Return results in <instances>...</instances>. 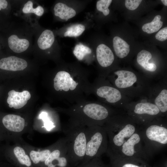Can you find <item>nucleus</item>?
<instances>
[{
    "label": "nucleus",
    "instance_id": "nucleus-13",
    "mask_svg": "<svg viewBox=\"0 0 167 167\" xmlns=\"http://www.w3.org/2000/svg\"><path fill=\"white\" fill-rule=\"evenodd\" d=\"M106 153L110 159L109 167H157L152 166L140 158L122 157L108 152Z\"/></svg>",
    "mask_w": 167,
    "mask_h": 167
},
{
    "label": "nucleus",
    "instance_id": "nucleus-26",
    "mask_svg": "<svg viewBox=\"0 0 167 167\" xmlns=\"http://www.w3.org/2000/svg\"><path fill=\"white\" fill-rule=\"evenodd\" d=\"M85 29L84 25L80 24H75L69 27L64 33V36L77 37L81 35Z\"/></svg>",
    "mask_w": 167,
    "mask_h": 167
},
{
    "label": "nucleus",
    "instance_id": "nucleus-17",
    "mask_svg": "<svg viewBox=\"0 0 167 167\" xmlns=\"http://www.w3.org/2000/svg\"><path fill=\"white\" fill-rule=\"evenodd\" d=\"M96 58L100 66L107 68L111 66L114 59V54L109 48L104 44H101L96 49Z\"/></svg>",
    "mask_w": 167,
    "mask_h": 167
},
{
    "label": "nucleus",
    "instance_id": "nucleus-4",
    "mask_svg": "<svg viewBox=\"0 0 167 167\" xmlns=\"http://www.w3.org/2000/svg\"><path fill=\"white\" fill-rule=\"evenodd\" d=\"M106 78L131 99L148 96L152 85L151 80L143 75L127 70L114 71Z\"/></svg>",
    "mask_w": 167,
    "mask_h": 167
},
{
    "label": "nucleus",
    "instance_id": "nucleus-3",
    "mask_svg": "<svg viewBox=\"0 0 167 167\" xmlns=\"http://www.w3.org/2000/svg\"><path fill=\"white\" fill-rule=\"evenodd\" d=\"M102 126L109 139L107 152L115 153L137 131L139 126L125 111H120L109 118Z\"/></svg>",
    "mask_w": 167,
    "mask_h": 167
},
{
    "label": "nucleus",
    "instance_id": "nucleus-5",
    "mask_svg": "<svg viewBox=\"0 0 167 167\" xmlns=\"http://www.w3.org/2000/svg\"><path fill=\"white\" fill-rule=\"evenodd\" d=\"M139 130L149 158L167 144V125L165 119L160 117L139 126Z\"/></svg>",
    "mask_w": 167,
    "mask_h": 167
},
{
    "label": "nucleus",
    "instance_id": "nucleus-19",
    "mask_svg": "<svg viewBox=\"0 0 167 167\" xmlns=\"http://www.w3.org/2000/svg\"><path fill=\"white\" fill-rule=\"evenodd\" d=\"M54 40L53 32L49 29L45 30L37 38L36 42L37 47L42 50H46L51 47Z\"/></svg>",
    "mask_w": 167,
    "mask_h": 167
},
{
    "label": "nucleus",
    "instance_id": "nucleus-12",
    "mask_svg": "<svg viewBox=\"0 0 167 167\" xmlns=\"http://www.w3.org/2000/svg\"><path fill=\"white\" fill-rule=\"evenodd\" d=\"M67 148L65 138L62 140L60 147L51 152L45 161L47 167H71L67 159Z\"/></svg>",
    "mask_w": 167,
    "mask_h": 167
},
{
    "label": "nucleus",
    "instance_id": "nucleus-6",
    "mask_svg": "<svg viewBox=\"0 0 167 167\" xmlns=\"http://www.w3.org/2000/svg\"><path fill=\"white\" fill-rule=\"evenodd\" d=\"M90 93L98 101L115 109H124L132 101L106 78L98 76L91 83Z\"/></svg>",
    "mask_w": 167,
    "mask_h": 167
},
{
    "label": "nucleus",
    "instance_id": "nucleus-24",
    "mask_svg": "<svg viewBox=\"0 0 167 167\" xmlns=\"http://www.w3.org/2000/svg\"><path fill=\"white\" fill-rule=\"evenodd\" d=\"M14 152L19 161L22 165L28 167L31 165V162L28 156L26 155L24 150L19 147H16L14 149Z\"/></svg>",
    "mask_w": 167,
    "mask_h": 167
},
{
    "label": "nucleus",
    "instance_id": "nucleus-35",
    "mask_svg": "<svg viewBox=\"0 0 167 167\" xmlns=\"http://www.w3.org/2000/svg\"><path fill=\"white\" fill-rule=\"evenodd\" d=\"M2 40L0 38V49L2 48Z\"/></svg>",
    "mask_w": 167,
    "mask_h": 167
},
{
    "label": "nucleus",
    "instance_id": "nucleus-33",
    "mask_svg": "<svg viewBox=\"0 0 167 167\" xmlns=\"http://www.w3.org/2000/svg\"><path fill=\"white\" fill-rule=\"evenodd\" d=\"M159 167H167V161H164Z\"/></svg>",
    "mask_w": 167,
    "mask_h": 167
},
{
    "label": "nucleus",
    "instance_id": "nucleus-31",
    "mask_svg": "<svg viewBox=\"0 0 167 167\" xmlns=\"http://www.w3.org/2000/svg\"><path fill=\"white\" fill-rule=\"evenodd\" d=\"M156 38L160 41H164L167 39V27H165L160 30L156 35Z\"/></svg>",
    "mask_w": 167,
    "mask_h": 167
},
{
    "label": "nucleus",
    "instance_id": "nucleus-10",
    "mask_svg": "<svg viewBox=\"0 0 167 167\" xmlns=\"http://www.w3.org/2000/svg\"><path fill=\"white\" fill-rule=\"evenodd\" d=\"M113 153L124 157L139 158L147 161L149 158L147 154L144 143L139 128L123 144L116 153Z\"/></svg>",
    "mask_w": 167,
    "mask_h": 167
},
{
    "label": "nucleus",
    "instance_id": "nucleus-25",
    "mask_svg": "<svg viewBox=\"0 0 167 167\" xmlns=\"http://www.w3.org/2000/svg\"><path fill=\"white\" fill-rule=\"evenodd\" d=\"M73 52L76 58L78 60L81 61L87 54H91L92 50L88 47L79 44L75 46Z\"/></svg>",
    "mask_w": 167,
    "mask_h": 167
},
{
    "label": "nucleus",
    "instance_id": "nucleus-2",
    "mask_svg": "<svg viewBox=\"0 0 167 167\" xmlns=\"http://www.w3.org/2000/svg\"><path fill=\"white\" fill-rule=\"evenodd\" d=\"M89 76L81 70H60L53 78V88L66 104L72 105L86 99L91 94Z\"/></svg>",
    "mask_w": 167,
    "mask_h": 167
},
{
    "label": "nucleus",
    "instance_id": "nucleus-28",
    "mask_svg": "<svg viewBox=\"0 0 167 167\" xmlns=\"http://www.w3.org/2000/svg\"><path fill=\"white\" fill-rule=\"evenodd\" d=\"M75 167H109L104 163L100 156L94 158L85 163L80 164Z\"/></svg>",
    "mask_w": 167,
    "mask_h": 167
},
{
    "label": "nucleus",
    "instance_id": "nucleus-15",
    "mask_svg": "<svg viewBox=\"0 0 167 167\" xmlns=\"http://www.w3.org/2000/svg\"><path fill=\"white\" fill-rule=\"evenodd\" d=\"M28 65L25 60L14 56L3 58L0 60V69L3 70L23 71L27 68Z\"/></svg>",
    "mask_w": 167,
    "mask_h": 167
},
{
    "label": "nucleus",
    "instance_id": "nucleus-21",
    "mask_svg": "<svg viewBox=\"0 0 167 167\" xmlns=\"http://www.w3.org/2000/svg\"><path fill=\"white\" fill-rule=\"evenodd\" d=\"M161 16L157 15L150 23L144 24L142 27L143 31L148 34H151L158 31L163 25V22L161 21Z\"/></svg>",
    "mask_w": 167,
    "mask_h": 167
},
{
    "label": "nucleus",
    "instance_id": "nucleus-22",
    "mask_svg": "<svg viewBox=\"0 0 167 167\" xmlns=\"http://www.w3.org/2000/svg\"><path fill=\"white\" fill-rule=\"evenodd\" d=\"M33 2L31 1H27L24 5L22 9L23 13L25 14H33L38 16H41L43 14L44 9L41 6L34 8Z\"/></svg>",
    "mask_w": 167,
    "mask_h": 167
},
{
    "label": "nucleus",
    "instance_id": "nucleus-34",
    "mask_svg": "<svg viewBox=\"0 0 167 167\" xmlns=\"http://www.w3.org/2000/svg\"><path fill=\"white\" fill-rule=\"evenodd\" d=\"M161 1L165 6H167V0H161Z\"/></svg>",
    "mask_w": 167,
    "mask_h": 167
},
{
    "label": "nucleus",
    "instance_id": "nucleus-7",
    "mask_svg": "<svg viewBox=\"0 0 167 167\" xmlns=\"http://www.w3.org/2000/svg\"><path fill=\"white\" fill-rule=\"evenodd\" d=\"M86 126H66L64 130L67 148V156L71 167H75L82 162L86 146Z\"/></svg>",
    "mask_w": 167,
    "mask_h": 167
},
{
    "label": "nucleus",
    "instance_id": "nucleus-27",
    "mask_svg": "<svg viewBox=\"0 0 167 167\" xmlns=\"http://www.w3.org/2000/svg\"><path fill=\"white\" fill-rule=\"evenodd\" d=\"M38 118L42 120L44 122V126H42V127L45 128L47 131H51L56 127V125L49 116L47 112L44 111L42 112L39 114Z\"/></svg>",
    "mask_w": 167,
    "mask_h": 167
},
{
    "label": "nucleus",
    "instance_id": "nucleus-20",
    "mask_svg": "<svg viewBox=\"0 0 167 167\" xmlns=\"http://www.w3.org/2000/svg\"><path fill=\"white\" fill-rule=\"evenodd\" d=\"M113 49L116 56L119 58H123L128 54L130 45L123 39L118 36L113 39Z\"/></svg>",
    "mask_w": 167,
    "mask_h": 167
},
{
    "label": "nucleus",
    "instance_id": "nucleus-9",
    "mask_svg": "<svg viewBox=\"0 0 167 167\" xmlns=\"http://www.w3.org/2000/svg\"><path fill=\"white\" fill-rule=\"evenodd\" d=\"M124 110L139 126L162 117L159 110L151 102L148 95L139 98L137 101H131Z\"/></svg>",
    "mask_w": 167,
    "mask_h": 167
},
{
    "label": "nucleus",
    "instance_id": "nucleus-14",
    "mask_svg": "<svg viewBox=\"0 0 167 167\" xmlns=\"http://www.w3.org/2000/svg\"><path fill=\"white\" fill-rule=\"evenodd\" d=\"M8 48L16 53H21L27 50L31 46V41L27 37L16 32L9 35L6 40Z\"/></svg>",
    "mask_w": 167,
    "mask_h": 167
},
{
    "label": "nucleus",
    "instance_id": "nucleus-23",
    "mask_svg": "<svg viewBox=\"0 0 167 167\" xmlns=\"http://www.w3.org/2000/svg\"><path fill=\"white\" fill-rule=\"evenodd\" d=\"M51 152L48 149H46L40 152L32 151L30 154L31 159L35 164H37L40 161L45 162Z\"/></svg>",
    "mask_w": 167,
    "mask_h": 167
},
{
    "label": "nucleus",
    "instance_id": "nucleus-11",
    "mask_svg": "<svg viewBox=\"0 0 167 167\" xmlns=\"http://www.w3.org/2000/svg\"><path fill=\"white\" fill-rule=\"evenodd\" d=\"M164 81L162 79L157 84L152 85L148 94L151 101L157 107L163 117L167 112V88Z\"/></svg>",
    "mask_w": 167,
    "mask_h": 167
},
{
    "label": "nucleus",
    "instance_id": "nucleus-32",
    "mask_svg": "<svg viewBox=\"0 0 167 167\" xmlns=\"http://www.w3.org/2000/svg\"><path fill=\"white\" fill-rule=\"evenodd\" d=\"M9 3L6 0H0V12H5L8 10Z\"/></svg>",
    "mask_w": 167,
    "mask_h": 167
},
{
    "label": "nucleus",
    "instance_id": "nucleus-16",
    "mask_svg": "<svg viewBox=\"0 0 167 167\" xmlns=\"http://www.w3.org/2000/svg\"><path fill=\"white\" fill-rule=\"evenodd\" d=\"M8 95L7 102L9 106L15 109H19L24 107L31 97L30 92L27 90L19 92L11 90L8 92Z\"/></svg>",
    "mask_w": 167,
    "mask_h": 167
},
{
    "label": "nucleus",
    "instance_id": "nucleus-8",
    "mask_svg": "<svg viewBox=\"0 0 167 167\" xmlns=\"http://www.w3.org/2000/svg\"><path fill=\"white\" fill-rule=\"evenodd\" d=\"M86 146L84 158L81 164L106 153L108 146V136L102 126H86Z\"/></svg>",
    "mask_w": 167,
    "mask_h": 167
},
{
    "label": "nucleus",
    "instance_id": "nucleus-29",
    "mask_svg": "<svg viewBox=\"0 0 167 167\" xmlns=\"http://www.w3.org/2000/svg\"><path fill=\"white\" fill-rule=\"evenodd\" d=\"M112 1V0H100L98 1L96 5L97 10L102 12L105 16L108 15L109 13L108 7Z\"/></svg>",
    "mask_w": 167,
    "mask_h": 167
},
{
    "label": "nucleus",
    "instance_id": "nucleus-18",
    "mask_svg": "<svg viewBox=\"0 0 167 167\" xmlns=\"http://www.w3.org/2000/svg\"><path fill=\"white\" fill-rule=\"evenodd\" d=\"M4 126L9 130L19 132L24 129L25 125L24 119L20 116L9 114L5 116L2 119Z\"/></svg>",
    "mask_w": 167,
    "mask_h": 167
},
{
    "label": "nucleus",
    "instance_id": "nucleus-1",
    "mask_svg": "<svg viewBox=\"0 0 167 167\" xmlns=\"http://www.w3.org/2000/svg\"><path fill=\"white\" fill-rule=\"evenodd\" d=\"M69 117L66 126H102L106 121L120 111L98 101L86 99L63 109Z\"/></svg>",
    "mask_w": 167,
    "mask_h": 167
},
{
    "label": "nucleus",
    "instance_id": "nucleus-30",
    "mask_svg": "<svg viewBox=\"0 0 167 167\" xmlns=\"http://www.w3.org/2000/svg\"><path fill=\"white\" fill-rule=\"evenodd\" d=\"M142 1L141 0H126L125 5L129 10H134L138 8Z\"/></svg>",
    "mask_w": 167,
    "mask_h": 167
}]
</instances>
